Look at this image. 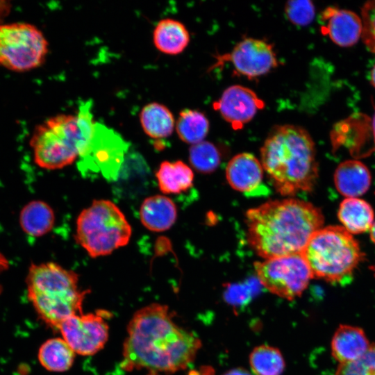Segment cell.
Here are the masks:
<instances>
[{"label": "cell", "mask_w": 375, "mask_h": 375, "mask_svg": "<svg viewBox=\"0 0 375 375\" xmlns=\"http://www.w3.org/2000/svg\"><path fill=\"white\" fill-rule=\"evenodd\" d=\"M223 375H253L251 372H249L244 368L237 367L224 373Z\"/></svg>", "instance_id": "30"}, {"label": "cell", "mask_w": 375, "mask_h": 375, "mask_svg": "<svg viewBox=\"0 0 375 375\" xmlns=\"http://www.w3.org/2000/svg\"><path fill=\"white\" fill-rule=\"evenodd\" d=\"M249 365L253 375H281L285 368L284 358L274 347H256L249 355Z\"/></svg>", "instance_id": "25"}, {"label": "cell", "mask_w": 375, "mask_h": 375, "mask_svg": "<svg viewBox=\"0 0 375 375\" xmlns=\"http://www.w3.org/2000/svg\"><path fill=\"white\" fill-rule=\"evenodd\" d=\"M49 43L35 26L26 22L0 24V66L15 72L40 67Z\"/></svg>", "instance_id": "8"}, {"label": "cell", "mask_w": 375, "mask_h": 375, "mask_svg": "<svg viewBox=\"0 0 375 375\" xmlns=\"http://www.w3.org/2000/svg\"><path fill=\"white\" fill-rule=\"evenodd\" d=\"M264 107V101L254 91L240 85L227 88L214 103V108L235 129L249 122Z\"/></svg>", "instance_id": "12"}, {"label": "cell", "mask_w": 375, "mask_h": 375, "mask_svg": "<svg viewBox=\"0 0 375 375\" xmlns=\"http://www.w3.org/2000/svg\"><path fill=\"white\" fill-rule=\"evenodd\" d=\"M142 130L149 138L160 140L170 136L176 122L171 110L158 102L146 104L139 115Z\"/></svg>", "instance_id": "21"}, {"label": "cell", "mask_w": 375, "mask_h": 375, "mask_svg": "<svg viewBox=\"0 0 375 375\" xmlns=\"http://www.w3.org/2000/svg\"><path fill=\"white\" fill-rule=\"evenodd\" d=\"M254 269L264 288L288 300L300 297L314 278L303 253L256 262Z\"/></svg>", "instance_id": "9"}, {"label": "cell", "mask_w": 375, "mask_h": 375, "mask_svg": "<svg viewBox=\"0 0 375 375\" xmlns=\"http://www.w3.org/2000/svg\"><path fill=\"white\" fill-rule=\"evenodd\" d=\"M284 10L288 19L298 26L310 24L315 15V6L309 0L289 1Z\"/></svg>", "instance_id": "28"}, {"label": "cell", "mask_w": 375, "mask_h": 375, "mask_svg": "<svg viewBox=\"0 0 375 375\" xmlns=\"http://www.w3.org/2000/svg\"><path fill=\"white\" fill-rule=\"evenodd\" d=\"M131 235L126 216L110 200H93L76 219L75 240L93 258L126 246Z\"/></svg>", "instance_id": "7"}, {"label": "cell", "mask_w": 375, "mask_h": 375, "mask_svg": "<svg viewBox=\"0 0 375 375\" xmlns=\"http://www.w3.org/2000/svg\"><path fill=\"white\" fill-rule=\"evenodd\" d=\"M323 33L337 45L349 47L362 37V22L356 12L335 7H328L322 14Z\"/></svg>", "instance_id": "13"}, {"label": "cell", "mask_w": 375, "mask_h": 375, "mask_svg": "<svg viewBox=\"0 0 375 375\" xmlns=\"http://www.w3.org/2000/svg\"><path fill=\"white\" fill-rule=\"evenodd\" d=\"M362 40L369 51L375 54V0L365 2L361 8Z\"/></svg>", "instance_id": "29"}, {"label": "cell", "mask_w": 375, "mask_h": 375, "mask_svg": "<svg viewBox=\"0 0 375 375\" xmlns=\"http://www.w3.org/2000/svg\"><path fill=\"white\" fill-rule=\"evenodd\" d=\"M260 162L270 182L281 195L312 190L318 178L315 142L303 127H274L260 149Z\"/></svg>", "instance_id": "3"}, {"label": "cell", "mask_w": 375, "mask_h": 375, "mask_svg": "<svg viewBox=\"0 0 375 375\" xmlns=\"http://www.w3.org/2000/svg\"><path fill=\"white\" fill-rule=\"evenodd\" d=\"M189 160L192 167L203 174L213 172L219 165L221 155L216 146L208 141L191 145Z\"/></svg>", "instance_id": "26"}, {"label": "cell", "mask_w": 375, "mask_h": 375, "mask_svg": "<svg viewBox=\"0 0 375 375\" xmlns=\"http://www.w3.org/2000/svg\"><path fill=\"white\" fill-rule=\"evenodd\" d=\"M338 217L351 234L370 230L374 224V210L369 203L359 198H346L339 206Z\"/></svg>", "instance_id": "20"}, {"label": "cell", "mask_w": 375, "mask_h": 375, "mask_svg": "<svg viewBox=\"0 0 375 375\" xmlns=\"http://www.w3.org/2000/svg\"><path fill=\"white\" fill-rule=\"evenodd\" d=\"M210 124L201 112L185 109L179 112L175 129L179 138L191 145L203 141L209 131Z\"/></svg>", "instance_id": "24"}, {"label": "cell", "mask_w": 375, "mask_h": 375, "mask_svg": "<svg viewBox=\"0 0 375 375\" xmlns=\"http://www.w3.org/2000/svg\"><path fill=\"white\" fill-rule=\"evenodd\" d=\"M160 190L165 194H178L187 191L193 185L194 173L181 160L162 162L156 172Z\"/></svg>", "instance_id": "19"}, {"label": "cell", "mask_w": 375, "mask_h": 375, "mask_svg": "<svg viewBox=\"0 0 375 375\" xmlns=\"http://www.w3.org/2000/svg\"><path fill=\"white\" fill-rule=\"evenodd\" d=\"M371 174L367 166L356 160L341 162L334 174L337 190L346 198H358L365 194L371 185Z\"/></svg>", "instance_id": "17"}, {"label": "cell", "mask_w": 375, "mask_h": 375, "mask_svg": "<svg viewBox=\"0 0 375 375\" xmlns=\"http://www.w3.org/2000/svg\"><path fill=\"white\" fill-rule=\"evenodd\" d=\"M6 3V1H1L0 3V18L3 17L6 13H8L9 10L10 5H8V2H7L5 5H3Z\"/></svg>", "instance_id": "31"}, {"label": "cell", "mask_w": 375, "mask_h": 375, "mask_svg": "<svg viewBox=\"0 0 375 375\" xmlns=\"http://www.w3.org/2000/svg\"><path fill=\"white\" fill-rule=\"evenodd\" d=\"M108 312L98 310L72 315L65 320L58 331L76 354L93 356L106 345L109 335Z\"/></svg>", "instance_id": "10"}, {"label": "cell", "mask_w": 375, "mask_h": 375, "mask_svg": "<svg viewBox=\"0 0 375 375\" xmlns=\"http://www.w3.org/2000/svg\"><path fill=\"white\" fill-rule=\"evenodd\" d=\"M8 266L7 261L3 257L0 255V272ZM1 291V286L0 285V292Z\"/></svg>", "instance_id": "32"}, {"label": "cell", "mask_w": 375, "mask_h": 375, "mask_svg": "<svg viewBox=\"0 0 375 375\" xmlns=\"http://www.w3.org/2000/svg\"><path fill=\"white\" fill-rule=\"evenodd\" d=\"M245 217L248 242L264 259L303 253L324 221L319 208L292 198L267 201Z\"/></svg>", "instance_id": "2"}, {"label": "cell", "mask_w": 375, "mask_h": 375, "mask_svg": "<svg viewBox=\"0 0 375 375\" xmlns=\"http://www.w3.org/2000/svg\"><path fill=\"white\" fill-rule=\"evenodd\" d=\"M372 134L374 137V141L375 144V106H374V114L372 118Z\"/></svg>", "instance_id": "35"}, {"label": "cell", "mask_w": 375, "mask_h": 375, "mask_svg": "<svg viewBox=\"0 0 375 375\" xmlns=\"http://www.w3.org/2000/svg\"><path fill=\"white\" fill-rule=\"evenodd\" d=\"M94 131L92 117L87 110L48 118L36 126L31 138L35 162L49 170L73 164L92 149Z\"/></svg>", "instance_id": "4"}, {"label": "cell", "mask_w": 375, "mask_h": 375, "mask_svg": "<svg viewBox=\"0 0 375 375\" xmlns=\"http://www.w3.org/2000/svg\"><path fill=\"white\" fill-rule=\"evenodd\" d=\"M76 353L62 338L46 340L40 346L38 358L40 365L51 372H64L73 365Z\"/></svg>", "instance_id": "23"}, {"label": "cell", "mask_w": 375, "mask_h": 375, "mask_svg": "<svg viewBox=\"0 0 375 375\" xmlns=\"http://www.w3.org/2000/svg\"><path fill=\"white\" fill-rule=\"evenodd\" d=\"M123 344L121 367L147 375H167L185 369L201 347L194 333L178 326L168 306L153 303L131 318Z\"/></svg>", "instance_id": "1"}, {"label": "cell", "mask_w": 375, "mask_h": 375, "mask_svg": "<svg viewBox=\"0 0 375 375\" xmlns=\"http://www.w3.org/2000/svg\"><path fill=\"white\" fill-rule=\"evenodd\" d=\"M190 34L181 22L172 18L160 20L153 32V42L156 48L167 55L182 53L190 42Z\"/></svg>", "instance_id": "18"}, {"label": "cell", "mask_w": 375, "mask_h": 375, "mask_svg": "<svg viewBox=\"0 0 375 375\" xmlns=\"http://www.w3.org/2000/svg\"><path fill=\"white\" fill-rule=\"evenodd\" d=\"M303 254L313 277L331 283H340L350 276L363 256L352 234L340 226L317 230Z\"/></svg>", "instance_id": "6"}, {"label": "cell", "mask_w": 375, "mask_h": 375, "mask_svg": "<svg viewBox=\"0 0 375 375\" xmlns=\"http://www.w3.org/2000/svg\"><path fill=\"white\" fill-rule=\"evenodd\" d=\"M19 224L27 235L32 237L43 236L49 233L54 226V211L43 201H30L20 212Z\"/></svg>", "instance_id": "22"}, {"label": "cell", "mask_w": 375, "mask_h": 375, "mask_svg": "<svg viewBox=\"0 0 375 375\" xmlns=\"http://www.w3.org/2000/svg\"><path fill=\"white\" fill-rule=\"evenodd\" d=\"M334 375H375V343L360 358L340 364Z\"/></svg>", "instance_id": "27"}, {"label": "cell", "mask_w": 375, "mask_h": 375, "mask_svg": "<svg viewBox=\"0 0 375 375\" xmlns=\"http://www.w3.org/2000/svg\"><path fill=\"white\" fill-rule=\"evenodd\" d=\"M371 346L365 331L360 327L342 324L333 334L331 342V355L340 364L360 358Z\"/></svg>", "instance_id": "15"}, {"label": "cell", "mask_w": 375, "mask_h": 375, "mask_svg": "<svg viewBox=\"0 0 375 375\" xmlns=\"http://www.w3.org/2000/svg\"><path fill=\"white\" fill-rule=\"evenodd\" d=\"M79 276L53 262L32 264L26 278L28 298L48 326L58 329L69 317L81 313L88 290L79 287Z\"/></svg>", "instance_id": "5"}, {"label": "cell", "mask_w": 375, "mask_h": 375, "mask_svg": "<svg viewBox=\"0 0 375 375\" xmlns=\"http://www.w3.org/2000/svg\"><path fill=\"white\" fill-rule=\"evenodd\" d=\"M264 169L253 154L241 153L233 156L226 168V178L231 187L241 192H250L258 188Z\"/></svg>", "instance_id": "14"}, {"label": "cell", "mask_w": 375, "mask_h": 375, "mask_svg": "<svg viewBox=\"0 0 375 375\" xmlns=\"http://www.w3.org/2000/svg\"><path fill=\"white\" fill-rule=\"evenodd\" d=\"M370 238L372 241L375 244V222L370 228Z\"/></svg>", "instance_id": "34"}, {"label": "cell", "mask_w": 375, "mask_h": 375, "mask_svg": "<svg viewBox=\"0 0 375 375\" xmlns=\"http://www.w3.org/2000/svg\"><path fill=\"white\" fill-rule=\"evenodd\" d=\"M226 57L237 72L249 78L265 75L278 65L272 46L252 38L239 42Z\"/></svg>", "instance_id": "11"}, {"label": "cell", "mask_w": 375, "mask_h": 375, "mask_svg": "<svg viewBox=\"0 0 375 375\" xmlns=\"http://www.w3.org/2000/svg\"><path fill=\"white\" fill-rule=\"evenodd\" d=\"M142 224L153 232L169 229L177 218V208L168 197L156 194L147 197L142 203L140 211Z\"/></svg>", "instance_id": "16"}, {"label": "cell", "mask_w": 375, "mask_h": 375, "mask_svg": "<svg viewBox=\"0 0 375 375\" xmlns=\"http://www.w3.org/2000/svg\"><path fill=\"white\" fill-rule=\"evenodd\" d=\"M370 82L371 84L375 88V65L370 72Z\"/></svg>", "instance_id": "33"}]
</instances>
